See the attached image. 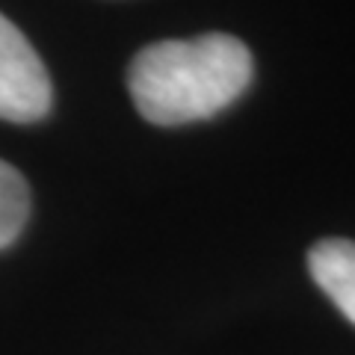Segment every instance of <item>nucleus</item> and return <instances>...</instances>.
Instances as JSON below:
<instances>
[{
    "instance_id": "nucleus-1",
    "label": "nucleus",
    "mask_w": 355,
    "mask_h": 355,
    "mask_svg": "<svg viewBox=\"0 0 355 355\" xmlns=\"http://www.w3.org/2000/svg\"><path fill=\"white\" fill-rule=\"evenodd\" d=\"M252 74V51L237 36L205 33L142 48L128 69V92L146 121L178 128L231 107Z\"/></svg>"
},
{
    "instance_id": "nucleus-2",
    "label": "nucleus",
    "mask_w": 355,
    "mask_h": 355,
    "mask_svg": "<svg viewBox=\"0 0 355 355\" xmlns=\"http://www.w3.org/2000/svg\"><path fill=\"white\" fill-rule=\"evenodd\" d=\"M53 86L30 39L0 12V119L33 125L51 113Z\"/></svg>"
},
{
    "instance_id": "nucleus-3",
    "label": "nucleus",
    "mask_w": 355,
    "mask_h": 355,
    "mask_svg": "<svg viewBox=\"0 0 355 355\" xmlns=\"http://www.w3.org/2000/svg\"><path fill=\"white\" fill-rule=\"evenodd\" d=\"M311 279L355 326V240H320L308 252Z\"/></svg>"
},
{
    "instance_id": "nucleus-4",
    "label": "nucleus",
    "mask_w": 355,
    "mask_h": 355,
    "mask_svg": "<svg viewBox=\"0 0 355 355\" xmlns=\"http://www.w3.org/2000/svg\"><path fill=\"white\" fill-rule=\"evenodd\" d=\"M30 219V187L15 166L0 160V249L15 243Z\"/></svg>"
}]
</instances>
